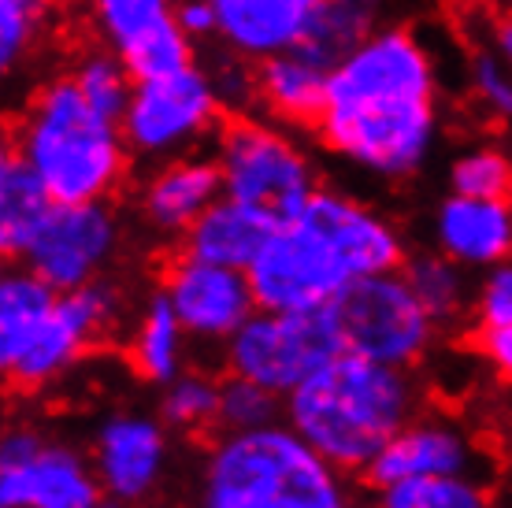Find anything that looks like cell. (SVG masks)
Segmentation results:
<instances>
[{
  "label": "cell",
  "instance_id": "obj_1",
  "mask_svg": "<svg viewBox=\"0 0 512 508\" xmlns=\"http://www.w3.org/2000/svg\"><path fill=\"white\" fill-rule=\"evenodd\" d=\"M316 138L375 178L416 175L438 138V71L412 26H383L327 75Z\"/></svg>",
  "mask_w": 512,
  "mask_h": 508
},
{
  "label": "cell",
  "instance_id": "obj_2",
  "mask_svg": "<svg viewBox=\"0 0 512 508\" xmlns=\"http://www.w3.org/2000/svg\"><path fill=\"white\" fill-rule=\"evenodd\" d=\"M412 412L416 386L405 368L349 349L286 394V423L338 471H368Z\"/></svg>",
  "mask_w": 512,
  "mask_h": 508
},
{
  "label": "cell",
  "instance_id": "obj_3",
  "mask_svg": "<svg viewBox=\"0 0 512 508\" xmlns=\"http://www.w3.org/2000/svg\"><path fill=\"white\" fill-rule=\"evenodd\" d=\"M8 145L38 171L56 204L108 201L134 156L123 123L97 112L71 71L45 78L26 97Z\"/></svg>",
  "mask_w": 512,
  "mask_h": 508
},
{
  "label": "cell",
  "instance_id": "obj_4",
  "mask_svg": "<svg viewBox=\"0 0 512 508\" xmlns=\"http://www.w3.org/2000/svg\"><path fill=\"white\" fill-rule=\"evenodd\" d=\"M197 508H349V497L331 460L290 423H271L208 449Z\"/></svg>",
  "mask_w": 512,
  "mask_h": 508
},
{
  "label": "cell",
  "instance_id": "obj_5",
  "mask_svg": "<svg viewBox=\"0 0 512 508\" xmlns=\"http://www.w3.org/2000/svg\"><path fill=\"white\" fill-rule=\"evenodd\" d=\"M216 164L223 171V197L264 212L279 227L320 190L305 149L286 127L256 119L253 112H223L216 127Z\"/></svg>",
  "mask_w": 512,
  "mask_h": 508
},
{
  "label": "cell",
  "instance_id": "obj_6",
  "mask_svg": "<svg viewBox=\"0 0 512 508\" xmlns=\"http://www.w3.org/2000/svg\"><path fill=\"white\" fill-rule=\"evenodd\" d=\"M338 353H346V342L331 308L316 312L256 308L227 342V371L286 397Z\"/></svg>",
  "mask_w": 512,
  "mask_h": 508
},
{
  "label": "cell",
  "instance_id": "obj_7",
  "mask_svg": "<svg viewBox=\"0 0 512 508\" xmlns=\"http://www.w3.org/2000/svg\"><path fill=\"white\" fill-rule=\"evenodd\" d=\"M334 323L349 353L409 371L435 338V319L423 308L405 271L353 279L334 297Z\"/></svg>",
  "mask_w": 512,
  "mask_h": 508
},
{
  "label": "cell",
  "instance_id": "obj_8",
  "mask_svg": "<svg viewBox=\"0 0 512 508\" xmlns=\"http://www.w3.org/2000/svg\"><path fill=\"white\" fill-rule=\"evenodd\" d=\"M223 104L205 67H182L160 78H141L123 115V134L134 156L171 160L208 130L219 127Z\"/></svg>",
  "mask_w": 512,
  "mask_h": 508
},
{
  "label": "cell",
  "instance_id": "obj_9",
  "mask_svg": "<svg viewBox=\"0 0 512 508\" xmlns=\"http://www.w3.org/2000/svg\"><path fill=\"white\" fill-rule=\"evenodd\" d=\"M245 275L253 286L256 308H264V312L331 308L334 297L353 282L338 253L301 219L282 223Z\"/></svg>",
  "mask_w": 512,
  "mask_h": 508
},
{
  "label": "cell",
  "instance_id": "obj_10",
  "mask_svg": "<svg viewBox=\"0 0 512 508\" xmlns=\"http://www.w3.org/2000/svg\"><path fill=\"white\" fill-rule=\"evenodd\" d=\"M119 242V216L104 201L56 204L26 245L23 264L56 293H71L101 279L104 267L116 260Z\"/></svg>",
  "mask_w": 512,
  "mask_h": 508
},
{
  "label": "cell",
  "instance_id": "obj_11",
  "mask_svg": "<svg viewBox=\"0 0 512 508\" xmlns=\"http://www.w3.org/2000/svg\"><path fill=\"white\" fill-rule=\"evenodd\" d=\"M116 316L119 290L112 282L97 279L82 290L60 293V301L52 308V316L45 319L38 338L4 375L15 390H45L49 382L75 368L93 342H101L104 331L116 323Z\"/></svg>",
  "mask_w": 512,
  "mask_h": 508
},
{
  "label": "cell",
  "instance_id": "obj_12",
  "mask_svg": "<svg viewBox=\"0 0 512 508\" xmlns=\"http://www.w3.org/2000/svg\"><path fill=\"white\" fill-rule=\"evenodd\" d=\"M160 290L175 305L186 334L201 342H231L234 331L256 312V297L245 271L193 260L186 253L171 256Z\"/></svg>",
  "mask_w": 512,
  "mask_h": 508
},
{
  "label": "cell",
  "instance_id": "obj_13",
  "mask_svg": "<svg viewBox=\"0 0 512 508\" xmlns=\"http://www.w3.org/2000/svg\"><path fill=\"white\" fill-rule=\"evenodd\" d=\"M294 219H301L308 230H316L331 245L353 279L397 271L405 264V242L394 223L383 212H375L372 204L357 201L334 186H320Z\"/></svg>",
  "mask_w": 512,
  "mask_h": 508
},
{
  "label": "cell",
  "instance_id": "obj_14",
  "mask_svg": "<svg viewBox=\"0 0 512 508\" xmlns=\"http://www.w3.org/2000/svg\"><path fill=\"white\" fill-rule=\"evenodd\" d=\"M164 423L141 412H116L93 434V468L108 497L141 505L156 494L167 468Z\"/></svg>",
  "mask_w": 512,
  "mask_h": 508
},
{
  "label": "cell",
  "instance_id": "obj_15",
  "mask_svg": "<svg viewBox=\"0 0 512 508\" xmlns=\"http://www.w3.org/2000/svg\"><path fill=\"white\" fill-rule=\"evenodd\" d=\"M93 457L45 442L30 464H0V508H97L104 501Z\"/></svg>",
  "mask_w": 512,
  "mask_h": 508
},
{
  "label": "cell",
  "instance_id": "obj_16",
  "mask_svg": "<svg viewBox=\"0 0 512 508\" xmlns=\"http://www.w3.org/2000/svg\"><path fill=\"white\" fill-rule=\"evenodd\" d=\"M223 197V171L216 156H171L145 178L138 197L141 219L156 234H186Z\"/></svg>",
  "mask_w": 512,
  "mask_h": 508
},
{
  "label": "cell",
  "instance_id": "obj_17",
  "mask_svg": "<svg viewBox=\"0 0 512 508\" xmlns=\"http://www.w3.org/2000/svg\"><path fill=\"white\" fill-rule=\"evenodd\" d=\"M472 438L446 420H412L383 445V453L368 464V483L383 490L401 479L420 475H472Z\"/></svg>",
  "mask_w": 512,
  "mask_h": 508
},
{
  "label": "cell",
  "instance_id": "obj_18",
  "mask_svg": "<svg viewBox=\"0 0 512 508\" xmlns=\"http://www.w3.org/2000/svg\"><path fill=\"white\" fill-rule=\"evenodd\" d=\"M435 245L468 271L512 260V201L449 193L435 208Z\"/></svg>",
  "mask_w": 512,
  "mask_h": 508
},
{
  "label": "cell",
  "instance_id": "obj_19",
  "mask_svg": "<svg viewBox=\"0 0 512 508\" xmlns=\"http://www.w3.org/2000/svg\"><path fill=\"white\" fill-rule=\"evenodd\" d=\"M327 75L331 71L308 60L301 49L256 60V112H264L279 127L305 130L316 138L327 108Z\"/></svg>",
  "mask_w": 512,
  "mask_h": 508
},
{
  "label": "cell",
  "instance_id": "obj_20",
  "mask_svg": "<svg viewBox=\"0 0 512 508\" xmlns=\"http://www.w3.org/2000/svg\"><path fill=\"white\" fill-rule=\"evenodd\" d=\"M320 0H216L219 41L249 60L297 49Z\"/></svg>",
  "mask_w": 512,
  "mask_h": 508
},
{
  "label": "cell",
  "instance_id": "obj_21",
  "mask_svg": "<svg viewBox=\"0 0 512 508\" xmlns=\"http://www.w3.org/2000/svg\"><path fill=\"white\" fill-rule=\"evenodd\" d=\"M275 230H279V223L271 216L256 212L242 201L219 197L205 216L182 234L179 253L193 256V260H208V264L249 271V264L260 256V249L268 245Z\"/></svg>",
  "mask_w": 512,
  "mask_h": 508
},
{
  "label": "cell",
  "instance_id": "obj_22",
  "mask_svg": "<svg viewBox=\"0 0 512 508\" xmlns=\"http://www.w3.org/2000/svg\"><path fill=\"white\" fill-rule=\"evenodd\" d=\"M86 4L101 45L116 49L123 64H138L182 38L175 0H86Z\"/></svg>",
  "mask_w": 512,
  "mask_h": 508
},
{
  "label": "cell",
  "instance_id": "obj_23",
  "mask_svg": "<svg viewBox=\"0 0 512 508\" xmlns=\"http://www.w3.org/2000/svg\"><path fill=\"white\" fill-rule=\"evenodd\" d=\"M52 208H56V197L49 193V186L8 145L0 160V253L8 260H23L26 245L34 242Z\"/></svg>",
  "mask_w": 512,
  "mask_h": 508
},
{
  "label": "cell",
  "instance_id": "obj_24",
  "mask_svg": "<svg viewBox=\"0 0 512 508\" xmlns=\"http://www.w3.org/2000/svg\"><path fill=\"white\" fill-rule=\"evenodd\" d=\"M386 12H390V0H320L297 49L331 71L372 38L375 30H383Z\"/></svg>",
  "mask_w": 512,
  "mask_h": 508
},
{
  "label": "cell",
  "instance_id": "obj_25",
  "mask_svg": "<svg viewBox=\"0 0 512 508\" xmlns=\"http://www.w3.org/2000/svg\"><path fill=\"white\" fill-rule=\"evenodd\" d=\"M56 301L60 293L26 264L4 271L0 279V368L8 371L30 349L45 319L52 316Z\"/></svg>",
  "mask_w": 512,
  "mask_h": 508
},
{
  "label": "cell",
  "instance_id": "obj_26",
  "mask_svg": "<svg viewBox=\"0 0 512 508\" xmlns=\"http://www.w3.org/2000/svg\"><path fill=\"white\" fill-rule=\"evenodd\" d=\"M182 345H186V327L179 312L167 301L164 290L153 293L130 334V368L153 386H167L182 375Z\"/></svg>",
  "mask_w": 512,
  "mask_h": 508
},
{
  "label": "cell",
  "instance_id": "obj_27",
  "mask_svg": "<svg viewBox=\"0 0 512 508\" xmlns=\"http://www.w3.org/2000/svg\"><path fill=\"white\" fill-rule=\"evenodd\" d=\"M405 279L431 312L438 327L457 323L461 312L475 301V286L468 282V267L449 260L446 253H416L405 260Z\"/></svg>",
  "mask_w": 512,
  "mask_h": 508
},
{
  "label": "cell",
  "instance_id": "obj_28",
  "mask_svg": "<svg viewBox=\"0 0 512 508\" xmlns=\"http://www.w3.org/2000/svg\"><path fill=\"white\" fill-rule=\"evenodd\" d=\"M71 75H75V82L82 86V93H86V101H90L97 112L123 123L138 78L130 75V67L123 64V56H119L116 49H108V45L86 49L75 60Z\"/></svg>",
  "mask_w": 512,
  "mask_h": 508
},
{
  "label": "cell",
  "instance_id": "obj_29",
  "mask_svg": "<svg viewBox=\"0 0 512 508\" xmlns=\"http://www.w3.org/2000/svg\"><path fill=\"white\" fill-rule=\"evenodd\" d=\"M379 508H490L472 475H420L379 490Z\"/></svg>",
  "mask_w": 512,
  "mask_h": 508
},
{
  "label": "cell",
  "instance_id": "obj_30",
  "mask_svg": "<svg viewBox=\"0 0 512 508\" xmlns=\"http://www.w3.org/2000/svg\"><path fill=\"white\" fill-rule=\"evenodd\" d=\"M60 0H0V67L12 75L41 49Z\"/></svg>",
  "mask_w": 512,
  "mask_h": 508
},
{
  "label": "cell",
  "instance_id": "obj_31",
  "mask_svg": "<svg viewBox=\"0 0 512 508\" xmlns=\"http://www.w3.org/2000/svg\"><path fill=\"white\" fill-rule=\"evenodd\" d=\"M160 420L186 434L208 431L219 420V382H212L201 371H182L179 379L164 386Z\"/></svg>",
  "mask_w": 512,
  "mask_h": 508
},
{
  "label": "cell",
  "instance_id": "obj_32",
  "mask_svg": "<svg viewBox=\"0 0 512 508\" xmlns=\"http://www.w3.org/2000/svg\"><path fill=\"white\" fill-rule=\"evenodd\" d=\"M449 193L483 197V201H512V156L479 145L449 164Z\"/></svg>",
  "mask_w": 512,
  "mask_h": 508
},
{
  "label": "cell",
  "instance_id": "obj_33",
  "mask_svg": "<svg viewBox=\"0 0 512 508\" xmlns=\"http://www.w3.org/2000/svg\"><path fill=\"white\" fill-rule=\"evenodd\" d=\"M279 394L242 375H227L219 382V420L223 431H256L279 420Z\"/></svg>",
  "mask_w": 512,
  "mask_h": 508
},
{
  "label": "cell",
  "instance_id": "obj_34",
  "mask_svg": "<svg viewBox=\"0 0 512 508\" xmlns=\"http://www.w3.org/2000/svg\"><path fill=\"white\" fill-rule=\"evenodd\" d=\"M468 97L487 119L512 123V64L501 60L487 41L468 52Z\"/></svg>",
  "mask_w": 512,
  "mask_h": 508
},
{
  "label": "cell",
  "instance_id": "obj_35",
  "mask_svg": "<svg viewBox=\"0 0 512 508\" xmlns=\"http://www.w3.org/2000/svg\"><path fill=\"white\" fill-rule=\"evenodd\" d=\"M205 71L216 86L223 112H256V60L223 45L212 52V64H205Z\"/></svg>",
  "mask_w": 512,
  "mask_h": 508
},
{
  "label": "cell",
  "instance_id": "obj_36",
  "mask_svg": "<svg viewBox=\"0 0 512 508\" xmlns=\"http://www.w3.org/2000/svg\"><path fill=\"white\" fill-rule=\"evenodd\" d=\"M472 308L479 327H512V260L483 271Z\"/></svg>",
  "mask_w": 512,
  "mask_h": 508
},
{
  "label": "cell",
  "instance_id": "obj_37",
  "mask_svg": "<svg viewBox=\"0 0 512 508\" xmlns=\"http://www.w3.org/2000/svg\"><path fill=\"white\" fill-rule=\"evenodd\" d=\"M475 349L501 379L512 382V327H479L475 331Z\"/></svg>",
  "mask_w": 512,
  "mask_h": 508
},
{
  "label": "cell",
  "instance_id": "obj_38",
  "mask_svg": "<svg viewBox=\"0 0 512 508\" xmlns=\"http://www.w3.org/2000/svg\"><path fill=\"white\" fill-rule=\"evenodd\" d=\"M175 19L193 41L219 38L216 0H175Z\"/></svg>",
  "mask_w": 512,
  "mask_h": 508
},
{
  "label": "cell",
  "instance_id": "obj_39",
  "mask_svg": "<svg viewBox=\"0 0 512 508\" xmlns=\"http://www.w3.org/2000/svg\"><path fill=\"white\" fill-rule=\"evenodd\" d=\"M487 45L498 52L501 60L512 64V4L505 0L501 8H490L487 15Z\"/></svg>",
  "mask_w": 512,
  "mask_h": 508
},
{
  "label": "cell",
  "instance_id": "obj_40",
  "mask_svg": "<svg viewBox=\"0 0 512 508\" xmlns=\"http://www.w3.org/2000/svg\"><path fill=\"white\" fill-rule=\"evenodd\" d=\"M97 508H134V505H127V501H119V497H104V501H101Z\"/></svg>",
  "mask_w": 512,
  "mask_h": 508
},
{
  "label": "cell",
  "instance_id": "obj_41",
  "mask_svg": "<svg viewBox=\"0 0 512 508\" xmlns=\"http://www.w3.org/2000/svg\"><path fill=\"white\" fill-rule=\"evenodd\" d=\"M509 4H512V0H509Z\"/></svg>",
  "mask_w": 512,
  "mask_h": 508
}]
</instances>
